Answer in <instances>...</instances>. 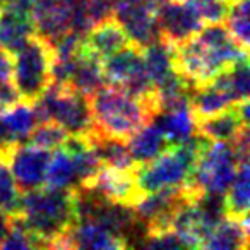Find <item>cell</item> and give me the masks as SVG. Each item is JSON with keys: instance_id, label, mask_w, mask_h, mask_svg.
Listing matches in <instances>:
<instances>
[{"instance_id": "14", "label": "cell", "mask_w": 250, "mask_h": 250, "mask_svg": "<svg viewBox=\"0 0 250 250\" xmlns=\"http://www.w3.org/2000/svg\"><path fill=\"white\" fill-rule=\"evenodd\" d=\"M249 125V100L195 122V132L211 141H233Z\"/></svg>"}, {"instance_id": "23", "label": "cell", "mask_w": 250, "mask_h": 250, "mask_svg": "<svg viewBox=\"0 0 250 250\" xmlns=\"http://www.w3.org/2000/svg\"><path fill=\"white\" fill-rule=\"evenodd\" d=\"M127 146L132 160L137 165H143L156 158L161 151L170 146V143L165 139L160 127L154 122H149L127 139Z\"/></svg>"}, {"instance_id": "24", "label": "cell", "mask_w": 250, "mask_h": 250, "mask_svg": "<svg viewBox=\"0 0 250 250\" xmlns=\"http://www.w3.org/2000/svg\"><path fill=\"white\" fill-rule=\"evenodd\" d=\"M31 35H35L31 16L0 9V46L16 53Z\"/></svg>"}, {"instance_id": "11", "label": "cell", "mask_w": 250, "mask_h": 250, "mask_svg": "<svg viewBox=\"0 0 250 250\" xmlns=\"http://www.w3.org/2000/svg\"><path fill=\"white\" fill-rule=\"evenodd\" d=\"M129 247L127 238L91 219H77L63 235L55 238L50 249H108Z\"/></svg>"}, {"instance_id": "27", "label": "cell", "mask_w": 250, "mask_h": 250, "mask_svg": "<svg viewBox=\"0 0 250 250\" xmlns=\"http://www.w3.org/2000/svg\"><path fill=\"white\" fill-rule=\"evenodd\" d=\"M48 188H77V171L74 158L65 147H57L55 153L50 154L48 168L45 175V185Z\"/></svg>"}, {"instance_id": "15", "label": "cell", "mask_w": 250, "mask_h": 250, "mask_svg": "<svg viewBox=\"0 0 250 250\" xmlns=\"http://www.w3.org/2000/svg\"><path fill=\"white\" fill-rule=\"evenodd\" d=\"M36 124L38 117L35 104L19 100L0 113V137L5 146L26 143Z\"/></svg>"}, {"instance_id": "29", "label": "cell", "mask_w": 250, "mask_h": 250, "mask_svg": "<svg viewBox=\"0 0 250 250\" xmlns=\"http://www.w3.org/2000/svg\"><path fill=\"white\" fill-rule=\"evenodd\" d=\"M226 28H228L229 35L233 36L236 43L242 46L243 50L249 52V0H235L229 4L228 14L225 18Z\"/></svg>"}, {"instance_id": "22", "label": "cell", "mask_w": 250, "mask_h": 250, "mask_svg": "<svg viewBox=\"0 0 250 250\" xmlns=\"http://www.w3.org/2000/svg\"><path fill=\"white\" fill-rule=\"evenodd\" d=\"M143 63L146 76L153 87L160 86L165 79L175 72L173 70V45L158 38L143 48Z\"/></svg>"}, {"instance_id": "32", "label": "cell", "mask_w": 250, "mask_h": 250, "mask_svg": "<svg viewBox=\"0 0 250 250\" xmlns=\"http://www.w3.org/2000/svg\"><path fill=\"white\" fill-rule=\"evenodd\" d=\"M185 2H188L197 11L204 24L223 22L229 9V2L226 0H185Z\"/></svg>"}, {"instance_id": "34", "label": "cell", "mask_w": 250, "mask_h": 250, "mask_svg": "<svg viewBox=\"0 0 250 250\" xmlns=\"http://www.w3.org/2000/svg\"><path fill=\"white\" fill-rule=\"evenodd\" d=\"M16 101H19V94L14 84H0V113Z\"/></svg>"}, {"instance_id": "21", "label": "cell", "mask_w": 250, "mask_h": 250, "mask_svg": "<svg viewBox=\"0 0 250 250\" xmlns=\"http://www.w3.org/2000/svg\"><path fill=\"white\" fill-rule=\"evenodd\" d=\"M67 84H70L74 89L86 94V96L93 94L94 91L100 89L104 84L101 60L98 57H94L93 53L87 52L86 46H84V42H83V52L77 57L76 65H74L72 72H70Z\"/></svg>"}, {"instance_id": "12", "label": "cell", "mask_w": 250, "mask_h": 250, "mask_svg": "<svg viewBox=\"0 0 250 250\" xmlns=\"http://www.w3.org/2000/svg\"><path fill=\"white\" fill-rule=\"evenodd\" d=\"M50 161V151L33 144L21 143L11 147L9 165L19 190L28 192L45 185V175Z\"/></svg>"}, {"instance_id": "10", "label": "cell", "mask_w": 250, "mask_h": 250, "mask_svg": "<svg viewBox=\"0 0 250 250\" xmlns=\"http://www.w3.org/2000/svg\"><path fill=\"white\" fill-rule=\"evenodd\" d=\"M202 26V18L185 0H167L158 7L160 38L173 46L194 36Z\"/></svg>"}, {"instance_id": "38", "label": "cell", "mask_w": 250, "mask_h": 250, "mask_svg": "<svg viewBox=\"0 0 250 250\" xmlns=\"http://www.w3.org/2000/svg\"><path fill=\"white\" fill-rule=\"evenodd\" d=\"M226 2H229V4H231V2H235V0H226Z\"/></svg>"}, {"instance_id": "5", "label": "cell", "mask_w": 250, "mask_h": 250, "mask_svg": "<svg viewBox=\"0 0 250 250\" xmlns=\"http://www.w3.org/2000/svg\"><path fill=\"white\" fill-rule=\"evenodd\" d=\"M33 104L38 122H57L69 136L91 137L94 134L89 98L74 89L70 84L50 83L45 93Z\"/></svg>"}, {"instance_id": "33", "label": "cell", "mask_w": 250, "mask_h": 250, "mask_svg": "<svg viewBox=\"0 0 250 250\" xmlns=\"http://www.w3.org/2000/svg\"><path fill=\"white\" fill-rule=\"evenodd\" d=\"M14 79V53L0 46V84H12Z\"/></svg>"}, {"instance_id": "19", "label": "cell", "mask_w": 250, "mask_h": 250, "mask_svg": "<svg viewBox=\"0 0 250 250\" xmlns=\"http://www.w3.org/2000/svg\"><path fill=\"white\" fill-rule=\"evenodd\" d=\"M204 249L247 250L249 249V218L236 219L225 214L208 236Z\"/></svg>"}, {"instance_id": "20", "label": "cell", "mask_w": 250, "mask_h": 250, "mask_svg": "<svg viewBox=\"0 0 250 250\" xmlns=\"http://www.w3.org/2000/svg\"><path fill=\"white\" fill-rule=\"evenodd\" d=\"M233 104L236 103L216 79H212L211 83L204 84V86L194 87L188 94V106H190L195 122L219 113Z\"/></svg>"}, {"instance_id": "9", "label": "cell", "mask_w": 250, "mask_h": 250, "mask_svg": "<svg viewBox=\"0 0 250 250\" xmlns=\"http://www.w3.org/2000/svg\"><path fill=\"white\" fill-rule=\"evenodd\" d=\"M113 18L124 28L130 42L141 48L160 38L158 7L134 2V0H115Z\"/></svg>"}, {"instance_id": "8", "label": "cell", "mask_w": 250, "mask_h": 250, "mask_svg": "<svg viewBox=\"0 0 250 250\" xmlns=\"http://www.w3.org/2000/svg\"><path fill=\"white\" fill-rule=\"evenodd\" d=\"M101 69L104 83L120 86L141 98L154 94V87L144 70L143 48L132 42L101 60Z\"/></svg>"}, {"instance_id": "25", "label": "cell", "mask_w": 250, "mask_h": 250, "mask_svg": "<svg viewBox=\"0 0 250 250\" xmlns=\"http://www.w3.org/2000/svg\"><path fill=\"white\" fill-rule=\"evenodd\" d=\"M223 206L226 216L249 218V160L238 161L235 177L223 194Z\"/></svg>"}, {"instance_id": "35", "label": "cell", "mask_w": 250, "mask_h": 250, "mask_svg": "<svg viewBox=\"0 0 250 250\" xmlns=\"http://www.w3.org/2000/svg\"><path fill=\"white\" fill-rule=\"evenodd\" d=\"M9 223H11V216L5 214L4 211H0V242L4 240V236L9 231Z\"/></svg>"}, {"instance_id": "7", "label": "cell", "mask_w": 250, "mask_h": 250, "mask_svg": "<svg viewBox=\"0 0 250 250\" xmlns=\"http://www.w3.org/2000/svg\"><path fill=\"white\" fill-rule=\"evenodd\" d=\"M238 160L228 141H209L199 153L192 175L185 184L199 194L223 195L235 177Z\"/></svg>"}, {"instance_id": "4", "label": "cell", "mask_w": 250, "mask_h": 250, "mask_svg": "<svg viewBox=\"0 0 250 250\" xmlns=\"http://www.w3.org/2000/svg\"><path fill=\"white\" fill-rule=\"evenodd\" d=\"M208 137L195 132L180 144H170L156 158L136 167V182L143 194L184 185L190 178L199 153L209 144Z\"/></svg>"}, {"instance_id": "1", "label": "cell", "mask_w": 250, "mask_h": 250, "mask_svg": "<svg viewBox=\"0 0 250 250\" xmlns=\"http://www.w3.org/2000/svg\"><path fill=\"white\" fill-rule=\"evenodd\" d=\"M243 59H249V52L233 40L223 22L204 24L194 36L173 46V70L192 89L211 83Z\"/></svg>"}, {"instance_id": "31", "label": "cell", "mask_w": 250, "mask_h": 250, "mask_svg": "<svg viewBox=\"0 0 250 250\" xmlns=\"http://www.w3.org/2000/svg\"><path fill=\"white\" fill-rule=\"evenodd\" d=\"M0 249L11 250V249H43V243L29 231L24 226V223L18 216H11L9 223V231L0 242Z\"/></svg>"}, {"instance_id": "17", "label": "cell", "mask_w": 250, "mask_h": 250, "mask_svg": "<svg viewBox=\"0 0 250 250\" xmlns=\"http://www.w3.org/2000/svg\"><path fill=\"white\" fill-rule=\"evenodd\" d=\"M84 46L89 53L98 57L100 60L106 59L108 55L118 52L125 45H129L130 40L115 18L94 24L83 38Z\"/></svg>"}, {"instance_id": "28", "label": "cell", "mask_w": 250, "mask_h": 250, "mask_svg": "<svg viewBox=\"0 0 250 250\" xmlns=\"http://www.w3.org/2000/svg\"><path fill=\"white\" fill-rule=\"evenodd\" d=\"M11 147L12 146L0 147V211H4L9 216H14L18 214L19 206H21L22 192L19 190L14 175L11 171V165H9Z\"/></svg>"}, {"instance_id": "36", "label": "cell", "mask_w": 250, "mask_h": 250, "mask_svg": "<svg viewBox=\"0 0 250 250\" xmlns=\"http://www.w3.org/2000/svg\"><path fill=\"white\" fill-rule=\"evenodd\" d=\"M134 2H141V4H146V5H153V7H160L163 2L167 0H134Z\"/></svg>"}, {"instance_id": "37", "label": "cell", "mask_w": 250, "mask_h": 250, "mask_svg": "<svg viewBox=\"0 0 250 250\" xmlns=\"http://www.w3.org/2000/svg\"><path fill=\"white\" fill-rule=\"evenodd\" d=\"M4 2H5V0H0V9H2V5H4Z\"/></svg>"}, {"instance_id": "26", "label": "cell", "mask_w": 250, "mask_h": 250, "mask_svg": "<svg viewBox=\"0 0 250 250\" xmlns=\"http://www.w3.org/2000/svg\"><path fill=\"white\" fill-rule=\"evenodd\" d=\"M89 141L93 144L96 156L100 158L101 165L120 168V170H132V168L137 167V163L130 156L127 141L98 136V134H93L89 137Z\"/></svg>"}, {"instance_id": "18", "label": "cell", "mask_w": 250, "mask_h": 250, "mask_svg": "<svg viewBox=\"0 0 250 250\" xmlns=\"http://www.w3.org/2000/svg\"><path fill=\"white\" fill-rule=\"evenodd\" d=\"M161 134L170 144H180L195 134V120L188 106V100L167 110H161L153 118Z\"/></svg>"}, {"instance_id": "3", "label": "cell", "mask_w": 250, "mask_h": 250, "mask_svg": "<svg viewBox=\"0 0 250 250\" xmlns=\"http://www.w3.org/2000/svg\"><path fill=\"white\" fill-rule=\"evenodd\" d=\"M14 216L43 243V249H50L53 240L76 223V190L40 187L22 192Z\"/></svg>"}, {"instance_id": "13", "label": "cell", "mask_w": 250, "mask_h": 250, "mask_svg": "<svg viewBox=\"0 0 250 250\" xmlns=\"http://www.w3.org/2000/svg\"><path fill=\"white\" fill-rule=\"evenodd\" d=\"M136 168L132 170H120V168L101 165L100 171L94 177L91 187L84 190L93 192L94 195L104 199V201L117 202V204L130 206L132 208L141 197L143 192L139 190L136 182Z\"/></svg>"}, {"instance_id": "30", "label": "cell", "mask_w": 250, "mask_h": 250, "mask_svg": "<svg viewBox=\"0 0 250 250\" xmlns=\"http://www.w3.org/2000/svg\"><path fill=\"white\" fill-rule=\"evenodd\" d=\"M67 137H69V134H67L65 129H62L57 122L43 120L35 125V129L31 130V134H29L26 143L33 144V146H36V147H43V149L52 151L62 146Z\"/></svg>"}, {"instance_id": "6", "label": "cell", "mask_w": 250, "mask_h": 250, "mask_svg": "<svg viewBox=\"0 0 250 250\" xmlns=\"http://www.w3.org/2000/svg\"><path fill=\"white\" fill-rule=\"evenodd\" d=\"M53 48L48 40L35 33L14 53V79L19 100L35 103L52 83Z\"/></svg>"}, {"instance_id": "16", "label": "cell", "mask_w": 250, "mask_h": 250, "mask_svg": "<svg viewBox=\"0 0 250 250\" xmlns=\"http://www.w3.org/2000/svg\"><path fill=\"white\" fill-rule=\"evenodd\" d=\"M31 21L36 35L52 42L70 29V9L65 0H36Z\"/></svg>"}, {"instance_id": "2", "label": "cell", "mask_w": 250, "mask_h": 250, "mask_svg": "<svg viewBox=\"0 0 250 250\" xmlns=\"http://www.w3.org/2000/svg\"><path fill=\"white\" fill-rule=\"evenodd\" d=\"M94 134L127 141L158 115L156 93L141 98L120 86H101L89 94Z\"/></svg>"}]
</instances>
